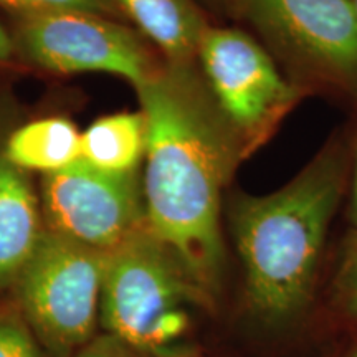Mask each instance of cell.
<instances>
[{
	"label": "cell",
	"instance_id": "ffe728a7",
	"mask_svg": "<svg viewBox=\"0 0 357 357\" xmlns=\"http://www.w3.org/2000/svg\"><path fill=\"white\" fill-rule=\"evenodd\" d=\"M352 357H357V351L354 352V354H352Z\"/></svg>",
	"mask_w": 357,
	"mask_h": 357
},
{
	"label": "cell",
	"instance_id": "ac0fdd59",
	"mask_svg": "<svg viewBox=\"0 0 357 357\" xmlns=\"http://www.w3.org/2000/svg\"><path fill=\"white\" fill-rule=\"evenodd\" d=\"M351 222L357 229V155L354 166V177H352V190H351Z\"/></svg>",
	"mask_w": 357,
	"mask_h": 357
},
{
	"label": "cell",
	"instance_id": "4fadbf2b",
	"mask_svg": "<svg viewBox=\"0 0 357 357\" xmlns=\"http://www.w3.org/2000/svg\"><path fill=\"white\" fill-rule=\"evenodd\" d=\"M0 6L10 8L17 17L63 10L91 12L105 17L118 15V7L113 0H0Z\"/></svg>",
	"mask_w": 357,
	"mask_h": 357
},
{
	"label": "cell",
	"instance_id": "5bb4252c",
	"mask_svg": "<svg viewBox=\"0 0 357 357\" xmlns=\"http://www.w3.org/2000/svg\"><path fill=\"white\" fill-rule=\"evenodd\" d=\"M336 294L342 310L357 318V234L347 245L337 271Z\"/></svg>",
	"mask_w": 357,
	"mask_h": 357
},
{
	"label": "cell",
	"instance_id": "7c38bea8",
	"mask_svg": "<svg viewBox=\"0 0 357 357\" xmlns=\"http://www.w3.org/2000/svg\"><path fill=\"white\" fill-rule=\"evenodd\" d=\"M144 153L146 119L141 111L102 116L82 134V160L102 172H136Z\"/></svg>",
	"mask_w": 357,
	"mask_h": 357
},
{
	"label": "cell",
	"instance_id": "2e32d148",
	"mask_svg": "<svg viewBox=\"0 0 357 357\" xmlns=\"http://www.w3.org/2000/svg\"><path fill=\"white\" fill-rule=\"evenodd\" d=\"M78 357H139L118 339L105 336L93 341L79 352Z\"/></svg>",
	"mask_w": 357,
	"mask_h": 357
},
{
	"label": "cell",
	"instance_id": "9c48e42d",
	"mask_svg": "<svg viewBox=\"0 0 357 357\" xmlns=\"http://www.w3.org/2000/svg\"><path fill=\"white\" fill-rule=\"evenodd\" d=\"M45 231L29 172L12 164L0 142V288L13 287Z\"/></svg>",
	"mask_w": 357,
	"mask_h": 357
},
{
	"label": "cell",
	"instance_id": "9a60e30c",
	"mask_svg": "<svg viewBox=\"0 0 357 357\" xmlns=\"http://www.w3.org/2000/svg\"><path fill=\"white\" fill-rule=\"evenodd\" d=\"M0 357H38L24 323L15 316H0Z\"/></svg>",
	"mask_w": 357,
	"mask_h": 357
},
{
	"label": "cell",
	"instance_id": "d6986e66",
	"mask_svg": "<svg viewBox=\"0 0 357 357\" xmlns=\"http://www.w3.org/2000/svg\"><path fill=\"white\" fill-rule=\"evenodd\" d=\"M352 6H354V12H356V17H357V0H352Z\"/></svg>",
	"mask_w": 357,
	"mask_h": 357
},
{
	"label": "cell",
	"instance_id": "7a4b0ae2",
	"mask_svg": "<svg viewBox=\"0 0 357 357\" xmlns=\"http://www.w3.org/2000/svg\"><path fill=\"white\" fill-rule=\"evenodd\" d=\"M346 184V155L328 146L287 185L234 195L229 222L253 316L291 323L310 306L321 257Z\"/></svg>",
	"mask_w": 357,
	"mask_h": 357
},
{
	"label": "cell",
	"instance_id": "5b68a950",
	"mask_svg": "<svg viewBox=\"0 0 357 357\" xmlns=\"http://www.w3.org/2000/svg\"><path fill=\"white\" fill-rule=\"evenodd\" d=\"M195 60L247 155L270 139L303 96L263 45L238 29L208 25Z\"/></svg>",
	"mask_w": 357,
	"mask_h": 357
},
{
	"label": "cell",
	"instance_id": "277c9868",
	"mask_svg": "<svg viewBox=\"0 0 357 357\" xmlns=\"http://www.w3.org/2000/svg\"><path fill=\"white\" fill-rule=\"evenodd\" d=\"M106 253L45 229L15 281L25 319L55 357L86 344L95 331Z\"/></svg>",
	"mask_w": 357,
	"mask_h": 357
},
{
	"label": "cell",
	"instance_id": "3957f363",
	"mask_svg": "<svg viewBox=\"0 0 357 357\" xmlns=\"http://www.w3.org/2000/svg\"><path fill=\"white\" fill-rule=\"evenodd\" d=\"M211 301L147 223L106 253L101 323L139 357H192L189 310Z\"/></svg>",
	"mask_w": 357,
	"mask_h": 357
},
{
	"label": "cell",
	"instance_id": "52a82bcc",
	"mask_svg": "<svg viewBox=\"0 0 357 357\" xmlns=\"http://www.w3.org/2000/svg\"><path fill=\"white\" fill-rule=\"evenodd\" d=\"M15 55L52 73L105 71L141 86L158 70L144 40L113 17L63 10L19 15Z\"/></svg>",
	"mask_w": 357,
	"mask_h": 357
},
{
	"label": "cell",
	"instance_id": "e0dca14e",
	"mask_svg": "<svg viewBox=\"0 0 357 357\" xmlns=\"http://www.w3.org/2000/svg\"><path fill=\"white\" fill-rule=\"evenodd\" d=\"M15 55V47H13L12 33L0 24V65L8 63L10 58Z\"/></svg>",
	"mask_w": 357,
	"mask_h": 357
},
{
	"label": "cell",
	"instance_id": "6da1fadb",
	"mask_svg": "<svg viewBox=\"0 0 357 357\" xmlns=\"http://www.w3.org/2000/svg\"><path fill=\"white\" fill-rule=\"evenodd\" d=\"M136 91L146 119V223L213 298L225 268L222 194L248 155L195 61H164Z\"/></svg>",
	"mask_w": 357,
	"mask_h": 357
},
{
	"label": "cell",
	"instance_id": "8992f818",
	"mask_svg": "<svg viewBox=\"0 0 357 357\" xmlns=\"http://www.w3.org/2000/svg\"><path fill=\"white\" fill-rule=\"evenodd\" d=\"M301 77L357 96V17L352 0H236Z\"/></svg>",
	"mask_w": 357,
	"mask_h": 357
},
{
	"label": "cell",
	"instance_id": "30bf717a",
	"mask_svg": "<svg viewBox=\"0 0 357 357\" xmlns=\"http://www.w3.org/2000/svg\"><path fill=\"white\" fill-rule=\"evenodd\" d=\"M151 40L166 61H195L200 38L207 29L194 0H113Z\"/></svg>",
	"mask_w": 357,
	"mask_h": 357
},
{
	"label": "cell",
	"instance_id": "8fae6325",
	"mask_svg": "<svg viewBox=\"0 0 357 357\" xmlns=\"http://www.w3.org/2000/svg\"><path fill=\"white\" fill-rule=\"evenodd\" d=\"M3 151L22 171L47 176L82 159V132L61 116L40 118L15 129L3 141Z\"/></svg>",
	"mask_w": 357,
	"mask_h": 357
},
{
	"label": "cell",
	"instance_id": "ba28073f",
	"mask_svg": "<svg viewBox=\"0 0 357 357\" xmlns=\"http://www.w3.org/2000/svg\"><path fill=\"white\" fill-rule=\"evenodd\" d=\"M40 207L45 229L108 253L146 225L142 181L111 174L84 160L43 176Z\"/></svg>",
	"mask_w": 357,
	"mask_h": 357
}]
</instances>
